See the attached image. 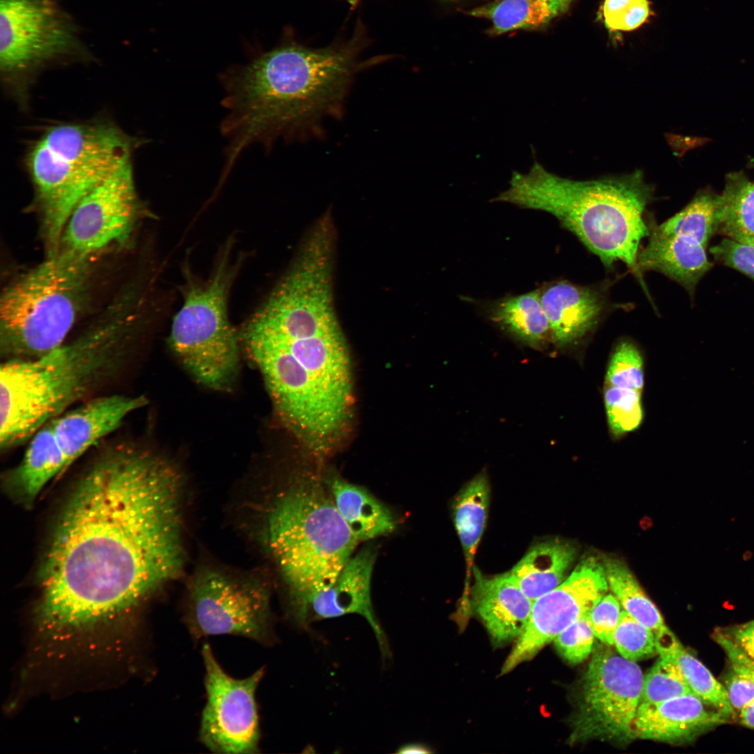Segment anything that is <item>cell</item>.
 <instances>
[{
    "label": "cell",
    "mask_w": 754,
    "mask_h": 754,
    "mask_svg": "<svg viewBox=\"0 0 754 754\" xmlns=\"http://www.w3.org/2000/svg\"><path fill=\"white\" fill-rule=\"evenodd\" d=\"M358 68L350 51L290 45L226 72L221 79L228 114L221 129L228 143L222 175H229L250 145L269 149L280 140L323 135L327 120L343 116Z\"/></svg>",
    "instance_id": "7a4b0ae2"
},
{
    "label": "cell",
    "mask_w": 754,
    "mask_h": 754,
    "mask_svg": "<svg viewBox=\"0 0 754 754\" xmlns=\"http://www.w3.org/2000/svg\"><path fill=\"white\" fill-rule=\"evenodd\" d=\"M594 637L589 613L563 630L554 642L558 652L566 661L578 664L592 652Z\"/></svg>",
    "instance_id": "8d00e7d4"
},
{
    "label": "cell",
    "mask_w": 754,
    "mask_h": 754,
    "mask_svg": "<svg viewBox=\"0 0 754 754\" xmlns=\"http://www.w3.org/2000/svg\"><path fill=\"white\" fill-rule=\"evenodd\" d=\"M609 588L624 610L649 628L655 635L667 628L658 608L646 596L637 579L621 559H603Z\"/></svg>",
    "instance_id": "f546056e"
},
{
    "label": "cell",
    "mask_w": 754,
    "mask_h": 754,
    "mask_svg": "<svg viewBox=\"0 0 754 754\" xmlns=\"http://www.w3.org/2000/svg\"><path fill=\"white\" fill-rule=\"evenodd\" d=\"M660 657L673 663L692 691L705 704L733 720L737 713L732 707L723 684L690 653L667 627L656 635Z\"/></svg>",
    "instance_id": "d4e9b609"
},
{
    "label": "cell",
    "mask_w": 754,
    "mask_h": 754,
    "mask_svg": "<svg viewBox=\"0 0 754 754\" xmlns=\"http://www.w3.org/2000/svg\"><path fill=\"white\" fill-rule=\"evenodd\" d=\"M603 14L609 29L630 31L646 20L649 5L647 0H605Z\"/></svg>",
    "instance_id": "74e56055"
},
{
    "label": "cell",
    "mask_w": 754,
    "mask_h": 754,
    "mask_svg": "<svg viewBox=\"0 0 754 754\" xmlns=\"http://www.w3.org/2000/svg\"><path fill=\"white\" fill-rule=\"evenodd\" d=\"M474 17L492 22L491 33L501 34L520 29H536L547 24L561 13L542 0H496L470 10Z\"/></svg>",
    "instance_id": "4dcf8cb0"
},
{
    "label": "cell",
    "mask_w": 754,
    "mask_h": 754,
    "mask_svg": "<svg viewBox=\"0 0 754 754\" xmlns=\"http://www.w3.org/2000/svg\"><path fill=\"white\" fill-rule=\"evenodd\" d=\"M653 192L640 170L577 181L536 163L528 175L513 177L510 188L496 200L552 214L604 265L623 263L645 288L637 254L641 241L649 235L644 213Z\"/></svg>",
    "instance_id": "5b68a950"
},
{
    "label": "cell",
    "mask_w": 754,
    "mask_h": 754,
    "mask_svg": "<svg viewBox=\"0 0 754 754\" xmlns=\"http://www.w3.org/2000/svg\"><path fill=\"white\" fill-rule=\"evenodd\" d=\"M721 194L702 191L681 211L660 223L651 224L660 232L690 238L707 247L719 228Z\"/></svg>",
    "instance_id": "f1b7e54d"
},
{
    "label": "cell",
    "mask_w": 754,
    "mask_h": 754,
    "mask_svg": "<svg viewBox=\"0 0 754 754\" xmlns=\"http://www.w3.org/2000/svg\"><path fill=\"white\" fill-rule=\"evenodd\" d=\"M374 547H367L348 560L334 582L310 601L302 627L321 619L357 614L363 616L372 628L381 656H390L383 630L376 617L371 598V582L376 559Z\"/></svg>",
    "instance_id": "2e32d148"
},
{
    "label": "cell",
    "mask_w": 754,
    "mask_h": 754,
    "mask_svg": "<svg viewBox=\"0 0 754 754\" xmlns=\"http://www.w3.org/2000/svg\"><path fill=\"white\" fill-rule=\"evenodd\" d=\"M82 50L74 24L54 0H0V68L6 78Z\"/></svg>",
    "instance_id": "7c38bea8"
},
{
    "label": "cell",
    "mask_w": 754,
    "mask_h": 754,
    "mask_svg": "<svg viewBox=\"0 0 754 754\" xmlns=\"http://www.w3.org/2000/svg\"><path fill=\"white\" fill-rule=\"evenodd\" d=\"M202 656L207 702L201 717L200 741L214 753H258L256 692L263 668L246 678L235 679L223 670L208 644L203 645Z\"/></svg>",
    "instance_id": "5bb4252c"
},
{
    "label": "cell",
    "mask_w": 754,
    "mask_h": 754,
    "mask_svg": "<svg viewBox=\"0 0 754 754\" xmlns=\"http://www.w3.org/2000/svg\"><path fill=\"white\" fill-rule=\"evenodd\" d=\"M577 554L569 542L552 540L535 544L508 572L533 602L549 592L568 577Z\"/></svg>",
    "instance_id": "7402d4cb"
},
{
    "label": "cell",
    "mask_w": 754,
    "mask_h": 754,
    "mask_svg": "<svg viewBox=\"0 0 754 754\" xmlns=\"http://www.w3.org/2000/svg\"><path fill=\"white\" fill-rule=\"evenodd\" d=\"M710 252L716 260L754 279V245L726 237L712 246Z\"/></svg>",
    "instance_id": "ab89813d"
},
{
    "label": "cell",
    "mask_w": 754,
    "mask_h": 754,
    "mask_svg": "<svg viewBox=\"0 0 754 754\" xmlns=\"http://www.w3.org/2000/svg\"><path fill=\"white\" fill-rule=\"evenodd\" d=\"M490 318L521 342L535 348L551 339L539 290L503 298L489 309Z\"/></svg>",
    "instance_id": "4316f807"
},
{
    "label": "cell",
    "mask_w": 754,
    "mask_h": 754,
    "mask_svg": "<svg viewBox=\"0 0 754 754\" xmlns=\"http://www.w3.org/2000/svg\"><path fill=\"white\" fill-rule=\"evenodd\" d=\"M551 340L559 346L577 342L598 323L606 309L604 295L592 286L554 281L539 289Z\"/></svg>",
    "instance_id": "ffe728a7"
},
{
    "label": "cell",
    "mask_w": 754,
    "mask_h": 754,
    "mask_svg": "<svg viewBox=\"0 0 754 754\" xmlns=\"http://www.w3.org/2000/svg\"><path fill=\"white\" fill-rule=\"evenodd\" d=\"M239 335L281 420L314 448H324L352 406L351 362L339 325L294 331L249 319Z\"/></svg>",
    "instance_id": "277c9868"
},
{
    "label": "cell",
    "mask_w": 754,
    "mask_h": 754,
    "mask_svg": "<svg viewBox=\"0 0 754 754\" xmlns=\"http://www.w3.org/2000/svg\"><path fill=\"white\" fill-rule=\"evenodd\" d=\"M730 720L695 694L658 703L640 704L633 725L634 738L682 744Z\"/></svg>",
    "instance_id": "ac0fdd59"
},
{
    "label": "cell",
    "mask_w": 754,
    "mask_h": 754,
    "mask_svg": "<svg viewBox=\"0 0 754 754\" xmlns=\"http://www.w3.org/2000/svg\"><path fill=\"white\" fill-rule=\"evenodd\" d=\"M142 212L129 159L76 205L58 250L102 255L130 239Z\"/></svg>",
    "instance_id": "4fadbf2b"
},
{
    "label": "cell",
    "mask_w": 754,
    "mask_h": 754,
    "mask_svg": "<svg viewBox=\"0 0 754 754\" xmlns=\"http://www.w3.org/2000/svg\"><path fill=\"white\" fill-rule=\"evenodd\" d=\"M736 717L743 726L754 729V698L737 712Z\"/></svg>",
    "instance_id": "b9f144b4"
},
{
    "label": "cell",
    "mask_w": 754,
    "mask_h": 754,
    "mask_svg": "<svg viewBox=\"0 0 754 754\" xmlns=\"http://www.w3.org/2000/svg\"><path fill=\"white\" fill-rule=\"evenodd\" d=\"M133 145L121 130L101 122L57 125L36 141L27 163L47 256L57 252L76 205L131 159Z\"/></svg>",
    "instance_id": "ba28073f"
},
{
    "label": "cell",
    "mask_w": 754,
    "mask_h": 754,
    "mask_svg": "<svg viewBox=\"0 0 754 754\" xmlns=\"http://www.w3.org/2000/svg\"><path fill=\"white\" fill-rule=\"evenodd\" d=\"M329 488L337 510L358 542L395 529L396 519L390 510L362 487L334 478Z\"/></svg>",
    "instance_id": "603a6c76"
},
{
    "label": "cell",
    "mask_w": 754,
    "mask_h": 754,
    "mask_svg": "<svg viewBox=\"0 0 754 754\" xmlns=\"http://www.w3.org/2000/svg\"><path fill=\"white\" fill-rule=\"evenodd\" d=\"M607 385L642 392L644 387L643 360L630 341L620 342L614 349L606 372Z\"/></svg>",
    "instance_id": "d590c367"
},
{
    "label": "cell",
    "mask_w": 754,
    "mask_h": 754,
    "mask_svg": "<svg viewBox=\"0 0 754 754\" xmlns=\"http://www.w3.org/2000/svg\"><path fill=\"white\" fill-rule=\"evenodd\" d=\"M350 5L355 6L359 0H348Z\"/></svg>",
    "instance_id": "f6af8a7d"
},
{
    "label": "cell",
    "mask_w": 754,
    "mask_h": 754,
    "mask_svg": "<svg viewBox=\"0 0 754 754\" xmlns=\"http://www.w3.org/2000/svg\"><path fill=\"white\" fill-rule=\"evenodd\" d=\"M231 253L228 244L208 279L187 278L169 337L172 350L192 377L216 390L228 387L239 369V338L230 323L227 304L242 260L235 262Z\"/></svg>",
    "instance_id": "9c48e42d"
},
{
    "label": "cell",
    "mask_w": 754,
    "mask_h": 754,
    "mask_svg": "<svg viewBox=\"0 0 754 754\" xmlns=\"http://www.w3.org/2000/svg\"><path fill=\"white\" fill-rule=\"evenodd\" d=\"M471 605L485 626L492 642L502 645L517 638L530 617L533 601L508 572L489 576L473 568Z\"/></svg>",
    "instance_id": "d6986e66"
},
{
    "label": "cell",
    "mask_w": 754,
    "mask_h": 754,
    "mask_svg": "<svg viewBox=\"0 0 754 754\" xmlns=\"http://www.w3.org/2000/svg\"><path fill=\"white\" fill-rule=\"evenodd\" d=\"M688 694L695 693L677 667L660 657L644 677L640 704L658 703Z\"/></svg>",
    "instance_id": "836d02e7"
},
{
    "label": "cell",
    "mask_w": 754,
    "mask_h": 754,
    "mask_svg": "<svg viewBox=\"0 0 754 754\" xmlns=\"http://www.w3.org/2000/svg\"><path fill=\"white\" fill-rule=\"evenodd\" d=\"M188 598L185 622L195 638L235 635L272 642L270 592L260 579L203 568L193 577Z\"/></svg>",
    "instance_id": "30bf717a"
},
{
    "label": "cell",
    "mask_w": 754,
    "mask_h": 754,
    "mask_svg": "<svg viewBox=\"0 0 754 754\" xmlns=\"http://www.w3.org/2000/svg\"><path fill=\"white\" fill-rule=\"evenodd\" d=\"M145 290L131 279L73 340L38 357L1 362V451L29 441L123 367L145 318Z\"/></svg>",
    "instance_id": "3957f363"
},
{
    "label": "cell",
    "mask_w": 754,
    "mask_h": 754,
    "mask_svg": "<svg viewBox=\"0 0 754 754\" xmlns=\"http://www.w3.org/2000/svg\"><path fill=\"white\" fill-rule=\"evenodd\" d=\"M718 630L754 660V619Z\"/></svg>",
    "instance_id": "60d3db41"
},
{
    "label": "cell",
    "mask_w": 754,
    "mask_h": 754,
    "mask_svg": "<svg viewBox=\"0 0 754 754\" xmlns=\"http://www.w3.org/2000/svg\"><path fill=\"white\" fill-rule=\"evenodd\" d=\"M11 475L13 485L26 501H33L44 486L66 469L64 454L54 432L52 419L40 427Z\"/></svg>",
    "instance_id": "cb8c5ba5"
},
{
    "label": "cell",
    "mask_w": 754,
    "mask_h": 754,
    "mask_svg": "<svg viewBox=\"0 0 754 754\" xmlns=\"http://www.w3.org/2000/svg\"><path fill=\"white\" fill-rule=\"evenodd\" d=\"M637 266L642 274L651 270L660 272L693 292L712 265L706 247L699 242L660 232L650 224L648 242L637 254Z\"/></svg>",
    "instance_id": "44dd1931"
},
{
    "label": "cell",
    "mask_w": 754,
    "mask_h": 754,
    "mask_svg": "<svg viewBox=\"0 0 754 754\" xmlns=\"http://www.w3.org/2000/svg\"><path fill=\"white\" fill-rule=\"evenodd\" d=\"M619 603L615 596L606 593L590 612L595 636L608 645L614 644V636L621 612Z\"/></svg>",
    "instance_id": "f35d334b"
},
{
    "label": "cell",
    "mask_w": 754,
    "mask_h": 754,
    "mask_svg": "<svg viewBox=\"0 0 754 754\" xmlns=\"http://www.w3.org/2000/svg\"><path fill=\"white\" fill-rule=\"evenodd\" d=\"M184 481L156 454L112 446L79 480L40 572L38 631L54 643L113 626L182 573Z\"/></svg>",
    "instance_id": "6da1fadb"
},
{
    "label": "cell",
    "mask_w": 754,
    "mask_h": 754,
    "mask_svg": "<svg viewBox=\"0 0 754 754\" xmlns=\"http://www.w3.org/2000/svg\"><path fill=\"white\" fill-rule=\"evenodd\" d=\"M552 6L556 8L561 14L566 12L572 1V0H542Z\"/></svg>",
    "instance_id": "ee69618b"
},
{
    "label": "cell",
    "mask_w": 754,
    "mask_h": 754,
    "mask_svg": "<svg viewBox=\"0 0 754 754\" xmlns=\"http://www.w3.org/2000/svg\"><path fill=\"white\" fill-rule=\"evenodd\" d=\"M100 256L58 250L6 286L0 299L2 360L38 357L66 341L92 301Z\"/></svg>",
    "instance_id": "52a82bcc"
},
{
    "label": "cell",
    "mask_w": 754,
    "mask_h": 754,
    "mask_svg": "<svg viewBox=\"0 0 754 754\" xmlns=\"http://www.w3.org/2000/svg\"><path fill=\"white\" fill-rule=\"evenodd\" d=\"M608 588L603 561L594 556L581 561L561 584L533 602L528 621L501 674L531 659L563 630L589 614Z\"/></svg>",
    "instance_id": "9a60e30c"
},
{
    "label": "cell",
    "mask_w": 754,
    "mask_h": 754,
    "mask_svg": "<svg viewBox=\"0 0 754 754\" xmlns=\"http://www.w3.org/2000/svg\"><path fill=\"white\" fill-rule=\"evenodd\" d=\"M147 402L143 396L112 394L91 398L53 418L54 435L66 468Z\"/></svg>",
    "instance_id": "e0dca14e"
},
{
    "label": "cell",
    "mask_w": 754,
    "mask_h": 754,
    "mask_svg": "<svg viewBox=\"0 0 754 754\" xmlns=\"http://www.w3.org/2000/svg\"><path fill=\"white\" fill-rule=\"evenodd\" d=\"M643 680L635 662L609 649H598L580 683L570 742L633 739Z\"/></svg>",
    "instance_id": "8fae6325"
},
{
    "label": "cell",
    "mask_w": 754,
    "mask_h": 754,
    "mask_svg": "<svg viewBox=\"0 0 754 754\" xmlns=\"http://www.w3.org/2000/svg\"><path fill=\"white\" fill-rule=\"evenodd\" d=\"M604 403L609 427L621 436L639 427L643 419L641 392L607 385Z\"/></svg>",
    "instance_id": "d6a6232c"
},
{
    "label": "cell",
    "mask_w": 754,
    "mask_h": 754,
    "mask_svg": "<svg viewBox=\"0 0 754 754\" xmlns=\"http://www.w3.org/2000/svg\"><path fill=\"white\" fill-rule=\"evenodd\" d=\"M713 637L727 657V665L721 683L737 713L754 698V660L718 629Z\"/></svg>",
    "instance_id": "1f68e13d"
},
{
    "label": "cell",
    "mask_w": 754,
    "mask_h": 754,
    "mask_svg": "<svg viewBox=\"0 0 754 754\" xmlns=\"http://www.w3.org/2000/svg\"><path fill=\"white\" fill-rule=\"evenodd\" d=\"M397 753H427L429 749L422 744H410L401 746L397 751Z\"/></svg>",
    "instance_id": "7bdbcfd3"
},
{
    "label": "cell",
    "mask_w": 754,
    "mask_h": 754,
    "mask_svg": "<svg viewBox=\"0 0 754 754\" xmlns=\"http://www.w3.org/2000/svg\"><path fill=\"white\" fill-rule=\"evenodd\" d=\"M260 537L286 586L294 621L302 626L311 599L327 589L358 542L318 482L300 480L277 493Z\"/></svg>",
    "instance_id": "8992f818"
},
{
    "label": "cell",
    "mask_w": 754,
    "mask_h": 754,
    "mask_svg": "<svg viewBox=\"0 0 754 754\" xmlns=\"http://www.w3.org/2000/svg\"><path fill=\"white\" fill-rule=\"evenodd\" d=\"M721 197L718 230L732 240L754 245V182L743 172L728 173Z\"/></svg>",
    "instance_id": "83f0119b"
},
{
    "label": "cell",
    "mask_w": 754,
    "mask_h": 754,
    "mask_svg": "<svg viewBox=\"0 0 754 754\" xmlns=\"http://www.w3.org/2000/svg\"><path fill=\"white\" fill-rule=\"evenodd\" d=\"M614 644L620 656L634 662L658 653L655 634L625 610L621 612Z\"/></svg>",
    "instance_id": "e575fe53"
},
{
    "label": "cell",
    "mask_w": 754,
    "mask_h": 754,
    "mask_svg": "<svg viewBox=\"0 0 754 754\" xmlns=\"http://www.w3.org/2000/svg\"><path fill=\"white\" fill-rule=\"evenodd\" d=\"M489 501V482L486 475L480 473L459 491L453 501V521L466 566V588L471 581L475 554L486 526Z\"/></svg>",
    "instance_id": "484cf974"
}]
</instances>
